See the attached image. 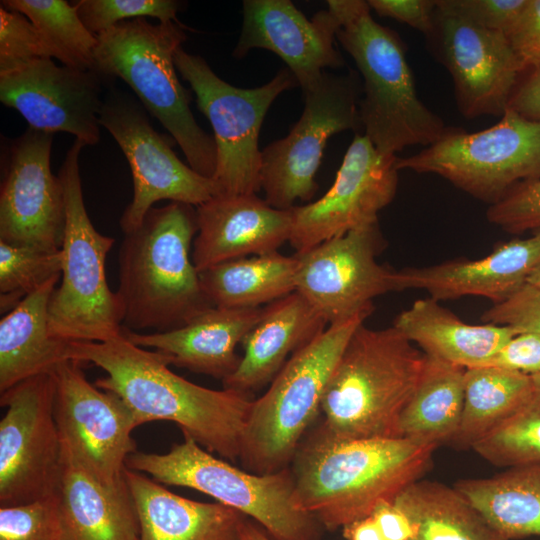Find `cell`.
Instances as JSON below:
<instances>
[{"mask_svg":"<svg viewBox=\"0 0 540 540\" xmlns=\"http://www.w3.org/2000/svg\"><path fill=\"white\" fill-rule=\"evenodd\" d=\"M40 58H52L34 24L22 13L0 4V73Z\"/></svg>","mask_w":540,"mask_h":540,"instance_id":"obj_40","label":"cell"},{"mask_svg":"<svg viewBox=\"0 0 540 540\" xmlns=\"http://www.w3.org/2000/svg\"><path fill=\"white\" fill-rule=\"evenodd\" d=\"M197 231L193 206L171 202L152 207L139 226L124 233L116 291L123 329L170 331L213 306L190 257Z\"/></svg>","mask_w":540,"mask_h":540,"instance_id":"obj_3","label":"cell"},{"mask_svg":"<svg viewBox=\"0 0 540 540\" xmlns=\"http://www.w3.org/2000/svg\"><path fill=\"white\" fill-rule=\"evenodd\" d=\"M346 540H383L381 532L371 515L356 520L342 528Z\"/></svg>","mask_w":540,"mask_h":540,"instance_id":"obj_49","label":"cell"},{"mask_svg":"<svg viewBox=\"0 0 540 540\" xmlns=\"http://www.w3.org/2000/svg\"><path fill=\"white\" fill-rule=\"evenodd\" d=\"M433 452L401 437L338 439L319 424L289 466L296 500L323 528L335 531L422 479Z\"/></svg>","mask_w":540,"mask_h":540,"instance_id":"obj_2","label":"cell"},{"mask_svg":"<svg viewBox=\"0 0 540 540\" xmlns=\"http://www.w3.org/2000/svg\"><path fill=\"white\" fill-rule=\"evenodd\" d=\"M53 372L1 393L0 507L55 494L62 466V441L54 416Z\"/></svg>","mask_w":540,"mask_h":540,"instance_id":"obj_13","label":"cell"},{"mask_svg":"<svg viewBox=\"0 0 540 540\" xmlns=\"http://www.w3.org/2000/svg\"><path fill=\"white\" fill-rule=\"evenodd\" d=\"M511 95L508 107L520 115L540 120V65L527 69Z\"/></svg>","mask_w":540,"mask_h":540,"instance_id":"obj_47","label":"cell"},{"mask_svg":"<svg viewBox=\"0 0 540 540\" xmlns=\"http://www.w3.org/2000/svg\"><path fill=\"white\" fill-rule=\"evenodd\" d=\"M486 217L490 223L513 234L540 230V180L516 185L488 207Z\"/></svg>","mask_w":540,"mask_h":540,"instance_id":"obj_41","label":"cell"},{"mask_svg":"<svg viewBox=\"0 0 540 540\" xmlns=\"http://www.w3.org/2000/svg\"><path fill=\"white\" fill-rule=\"evenodd\" d=\"M371 313L329 324L288 359L261 397L253 399L241 442L243 469L263 475L290 466L321 413L326 386L347 342Z\"/></svg>","mask_w":540,"mask_h":540,"instance_id":"obj_7","label":"cell"},{"mask_svg":"<svg viewBox=\"0 0 540 540\" xmlns=\"http://www.w3.org/2000/svg\"><path fill=\"white\" fill-rule=\"evenodd\" d=\"M397 168L438 175L490 206L516 185L540 180V120L508 107L484 130L447 127L433 144L398 157Z\"/></svg>","mask_w":540,"mask_h":540,"instance_id":"obj_10","label":"cell"},{"mask_svg":"<svg viewBox=\"0 0 540 540\" xmlns=\"http://www.w3.org/2000/svg\"><path fill=\"white\" fill-rule=\"evenodd\" d=\"M174 63L214 131L217 165L212 180L217 195L256 194L261 189L260 129L273 101L298 86L294 75L284 68L268 83L244 89L221 79L205 59L183 47L175 52Z\"/></svg>","mask_w":540,"mask_h":540,"instance_id":"obj_11","label":"cell"},{"mask_svg":"<svg viewBox=\"0 0 540 540\" xmlns=\"http://www.w3.org/2000/svg\"><path fill=\"white\" fill-rule=\"evenodd\" d=\"M485 323L508 326L519 333L540 335V290L528 283L501 303L494 304L481 316Z\"/></svg>","mask_w":540,"mask_h":540,"instance_id":"obj_42","label":"cell"},{"mask_svg":"<svg viewBox=\"0 0 540 540\" xmlns=\"http://www.w3.org/2000/svg\"><path fill=\"white\" fill-rule=\"evenodd\" d=\"M76 140L67 151L58 177L62 182L66 225L61 246L60 286L49 304L51 334L67 342H105L123 333V311L107 283L106 258L114 239L92 224L83 198Z\"/></svg>","mask_w":540,"mask_h":540,"instance_id":"obj_9","label":"cell"},{"mask_svg":"<svg viewBox=\"0 0 540 540\" xmlns=\"http://www.w3.org/2000/svg\"><path fill=\"white\" fill-rule=\"evenodd\" d=\"M383 540H411L413 527L407 516L392 500H380L372 510Z\"/></svg>","mask_w":540,"mask_h":540,"instance_id":"obj_48","label":"cell"},{"mask_svg":"<svg viewBox=\"0 0 540 540\" xmlns=\"http://www.w3.org/2000/svg\"><path fill=\"white\" fill-rule=\"evenodd\" d=\"M396 155L379 152L355 134L329 190L315 202L294 206L290 244L296 253L356 228L378 222L397 192Z\"/></svg>","mask_w":540,"mask_h":540,"instance_id":"obj_18","label":"cell"},{"mask_svg":"<svg viewBox=\"0 0 540 540\" xmlns=\"http://www.w3.org/2000/svg\"><path fill=\"white\" fill-rule=\"evenodd\" d=\"M81 362L66 360L53 371L54 416L62 444L75 460L107 485L124 479L127 458L136 452L137 427L126 404L90 383Z\"/></svg>","mask_w":540,"mask_h":540,"instance_id":"obj_16","label":"cell"},{"mask_svg":"<svg viewBox=\"0 0 540 540\" xmlns=\"http://www.w3.org/2000/svg\"><path fill=\"white\" fill-rule=\"evenodd\" d=\"M393 503L407 516L411 540H508L455 488L420 479Z\"/></svg>","mask_w":540,"mask_h":540,"instance_id":"obj_32","label":"cell"},{"mask_svg":"<svg viewBox=\"0 0 540 540\" xmlns=\"http://www.w3.org/2000/svg\"><path fill=\"white\" fill-rule=\"evenodd\" d=\"M472 449L497 467L540 463V390Z\"/></svg>","mask_w":540,"mask_h":540,"instance_id":"obj_36","label":"cell"},{"mask_svg":"<svg viewBox=\"0 0 540 540\" xmlns=\"http://www.w3.org/2000/svg\"><path fill=\"white\" fill-rule=\"evenodd\" d=\"M526 283L540 290V259L529 273Z\"/></svg>","mask_w":540,"mask_h":540,"instance_id":"obj_51","label":"cell"},{"mask_svg":"<svg viewBox=\"0 0 540 540\" xmlns=\"http://www.w3.org/2000/svg\"><path fill=\"white\" fill-rule=\"evenodd\" d=\"M338 20L337 41L363 79L359 115L364 135L385 155L427 147L446 131L443 119L418 97L399 35L376 22L364 0H329Z\"/></svg>","mask_w":540,"mask_h":540,"instance_id":"obj_4","label":"cell"},{"mask_svg":"<svg viewBox=\"0 0 540 540\" xmlns=\"http://www.w3.org/2000/svg\"><path fill=\"white\" fill-rule=\"evenodd\" d=\"M67 359L104 370L95 385L117 395L137 427L170 421L207 451L239 459L252 395L192 383L171 371L163 354L135 345L124 332L105 342H69Z\"/></svg>","mask_w":540,"mask_h":540,"instance_id":"obj_1","label":"cell"},{"mask_svg":"<svg viewBox=\"0 0 540 540\" xmlns=\"http://www.w3.org/2000/svg\"><path fill=\"white\" fill-rule=\"evenodd\" d=\"M337 30L338 20L329 8L308 19L289 0H245L242 30L233 56L242 58L254 48L269 50L286 63L305 91L326 68L344 66L335 46Z\"/></svg>","mask_w":540,"mask_h":540,"instance_id":"obj_21","label":"cell"},{"mask_svg":"<svg viewBox=\"0 0 540 540\" xmlns=\"http://www.w3.org/2000/svg\"><path fill=\"white\" fill-rule=\"evenodd\" d=\"M298 260L278 251L216 264L199 272L213 306L254 308L296 291Z\"/></svg>","mask_w":540,"mask_h":540,"instance_id":"obj_33","label":"cell"},{"mask_svg":"<svg viewBox=\"0 0 540 540\" xmlns=\"http://www.w3.org/2000/svg\"><path fill=\"white\" fill-rule=\"evenodd\" d=\"M61 275L25 297L0 321V393L34 376L50 373L67 359L69 342L49 328V304Z\"/></svg>","mask_w":540,"mask_h":540,"instance_id":"obj_29","label":"cell"},{"mask_svg":"<svg viewBox=\"0 0 540 540\" xmlns=\"http://www.w3.org/2000/svg\"><path fill=\"white\" fill-rule=\"evenodd\" d=\"M483 366H493L528 375L540 374V335L530 332L515 335Z\"/></svg>","mask_w":540,"mask_h":540,"instance_id":"obj_44","label":"cell"},{"mask_svg":"<svg viewBox=\"0 0 540 540\" xmlns=\"http://www.w3.org/2000/svg\"><path fill=\"white\" fill-rule=\"evenodd\" d=\"M61 250L0 241V309L8 313L25 297L56 275H61Z\"/></svg>","mask_w":540,"mask_h":540,"instance_id":"obj_37","label":"cell"},{"mask_svg":"<svg viewBox=\"0 0 540 540\" xmlns=\"http://www.w3.org/2000/svg\"><path fill=\"white\" fill-rule=\"evenodd\" d=\"M77 12L95 36L116 24L135 18L153 17L159 23L177 22L181 2L175 0H79Z\"/></svg>","mask_w":540,"mask_h":540,"instance_id":"obj_38","label":"cell"},{"mask_svg":"<svg viewBox=\"0 0 540 540\" xmlns=\"http://www.w3.org/2000/svg\"><path fill=\"white\" fill-rule=\"evenodd\" d=\"M454 487L508 540L540 536V463L462 479Z\"/></svg>","mask_w":540,"mask_h":540,"instance_id":"obj_31","label":"cell"},{"mask_svg":"<svg viewBox=\"0 0 540 540\" xmlns=\"http://www.w3.org/2000/svg\"><path fill=\"white\" fill-rule=\"evenodd\" d=\"M524 69L540 65V0H529L506 34Z\"/></svg>","mask_w":540,"mask_h":540,"instance_id":"obj_45","label":"cell"},{"mask_svg":"<svg viewBox=\"0 0 540 540\" xmlns=\"http://www.w3.org/2000/svg\"><path fill=\"white\" fill-rule=\"evenodd\" d=\"M382 246L377 222L295 253L296 291L327 324L373 312L374 298L395 291L396 270L376 259Z\"/></svg>","mask_w":540,"mask_h":540,"instance_id":"obj_17","label":"cell"},{"mask_svg":"<svg viewBox=\"0 0 540 540\" xmlns=\"http://www.w3.org/2000/svg\"><path fill=\"white\" fill-rule=\"evenodd\" d=\"M107 83L95 70L58 66L53 58H40L0 73V101L18 111L29 128L69 133L85 146L96 145Z\"/></svg>","mask_w":540,"mask_h":540,"instance_id":"obj_20","label":"cell"},{"mask_svg":"<svg viewBox=\"0 0 540 540\" xmlns=\"http://www.w3.org/2000/svg\"><path fill=\"white\" fill-rule=\"evenodd\" d=\"M327 322L297 291L263 307L242 341L243 356L223 388L250 394L271 383L288 359L327 327Z\"/></svg>","mask_w":540,"mask_h":540,"instance_id":"obj_26","label":"cell"},{"mask_svg":"<svg viewBox=\"0 0 540 540\" xmlns=\"http://www.w3.org/2000/svg\"><path fill=\"white\" fill-rule=\"evenodd\" d=\"M539 259L540 230H537L528 238L499 244L480 259L396 270L395 291L423 289L437 301L479 296L497 304L526 283Z\"/></svg>","mask_w":540,"mask_h":540,"instance_id":"obj_23","label":"cell"},{"mask_svg":"<svg viewBox=\"0 0 540 540\" xmlns=\"http://www.w3.org/2000/svg\"><path fill=\"white\" fill-rule=\"evenodd\" d=\"M37 28L51 57L63 66L94 70L97 37L82 22L74 4L65 0H2Z\"/></svg>","mask_w":540,"mask_h":540,"instance_id":"obj_35","label":"cell"},{"mask_svg":"<svg viewBox=\"0 0 540 540\" xmlns=\"http://www.w3.org/2000/svg\"><path fill=\"white\" fill-rule=\"evenodd\" d=\"M99 123L119 145L133 178V198L120 218L123 233L139 226L160 200L197 207L217 195L213 180L177 157L170 139L153 128L146 109L130 93L109 90L104 96Z\"/></svg>","mask_w":540,"mask_h":540,"instance_id":"obj_14","label":"cell"},{"mask_svg":"<svg viewBox=\"0 0 540 540\" xmlns=\"http://www.w3.org/2000/svg\"><path fill=\"white\" fill-rule=\"evenodd\" d=\"M534 387L540 390V374L531 375Z\"/></svg>","mask_w":540,"mask_h":540,"instance_id":"obj_52","label":"cell"},{"mask_svg":"<svg viewBox=\"0 0 540 540\" xmlns=\"http://www.w3.org/2000/svg\"><path fill=\"white\" fill-rule=\"evenodd\" d=\"M360 80L350 70L324 72L303 91L305 106L289 134L266 146L261 153L260 188L266 202L291 209L297 200L309 201L318 190L315 174L329 138L361 126Z\"/></svg>","mask_w":540,"mask_h":540,"instance_id":"obj_12","label":"cell"},{"mask_svg":"<svg viewBox=\"0 0 540 540\" xmlns=\"http://www.w3.org/2000/svg\"><path fill=\"white\" fill-rule=\"evenodd\" d=\"M371 10L379 16L405 23L425 37L434 24L436 0H368Z\"/></svg>","mask_w":540,"mask_h":540,"instance_id":"obj_46","label":"cell"},{"mask_svg":"<svg viewBox=\"0 0 540 540\" xmlns=\"http://www.w3.org/2000/svg\"><path fill=\"white\" fill-rule=\"evenodd\" d=\"M0 540H61L55 496L0 507Z\"/></svg>","mask_w":540,"mask_h":540,"instance_id":"obj_39","label":"cell"},{"mask_svg":"<svg viewBox=\"0 0 540 540\" xmlns=\"http://www.w3.org/2000/svg\"><path fill=\"white\" fill-rule=\"evenodd\" d=\"M535 390L531 375L493 366L465 369L459 430L451 442L471 448L509 418Z\"/></svg>","mask_w":540,"mask_h":540,"instance_id":"obj_34","label":"cell"},{"mask_svg":"<svg viewBox=\"0 0 540 540\" xmlns=\"http://www.w3.org/2000/svg\"><path fill=\"white\" fill-rule=\"evenodd\" d=\"M62 448L54 494L61 540H139V518L125 477L116 485L104 484Z\"/></svg>","mask_w":540,"mask_h":540,"instance_id":"obj_25","label":"cell"},{"mask_svg":"<svg viewBox=\"0 0 540 540\" xmlns=\"http://www.w3.org/2000/svg\"><path fill=\"white\" fill-rule=\"evenodd\" d=\"M465 368L427 356L397 426V437L435 450L453 441L462 416Z\"/></svg>","mask_w":540,"mask_h":540,"instance_id":"obj_30","label":"cell"},{"mask_svg":"<svg viewBox=\"0 0 540 540\" xmlns=\"http://www.w3.org/2000/svg\"><path fill=\"white\" fill-rule=\"evenodd\" d=\"M425 360L394 326L375 330L360 325L326 386L320 426L343 440L397 437L400 415Z\"/></svg>","mask_w":540,"mask_h":540,"instance_id":"obj_5","label":"cell"},{"mask_svg":"<svg viewBox=\"0 0 540 540\" xmlns=\"http://www.w3.org/2000/svg\"><path fill=\"white\" fill-rule=\"evenodd\" d=\"M425 38L451 76L461 115L502 116L525 71L506 34L474 23L450 0H436L433 28Z\"/></svg>","mask_w":540,"mask_h":540,"instance_id":"obj_15","label":"cell"},{"mask_svg":"<svg viewBox=\"0 0 540 540\" xmlns=\"http://www.w3.org/2000/svg\"><path fill=\"white\" fill-rule=\"evenodd\" d=\"M240 540H274L267 532L252 523L246 517L244 518L240 528Z\"/></svg>","mask_w":540,"mask_h":540,"instance_id":"obj_50","label":"cell"},{"mask_svg":"<svg viewBox=\"0 0 540 540\" xmlns=\"http://www.w3.org/2000/svg\"><path fill=\"white\" fill-rule=\"evenodd\" d=\"M126 467L163 485L209 495L254 519L274 540H319L321 536L323 527L296 500L290 467L255 474L215 457L189 436L163 454L136 451L127 458Z\"/></svg>","mask_w":540,"mask_h":540,"instance_id":"obj_8","label":"cell"},{"mask_svg":"<svg viewBox=\"0 0 540 540\" xmlns=\"http://www.w3.org/2000/svg\"><path fill=\"white\" fill-rule=\"evenodd\" d=\"M529 0H450L451 4L474 23L507 34Z\"/></svg>","mask_w":540,"mask_h":540,"instance_id":"obj_43","label":"cell"},{"mask_svg":"<svg viewBox=\"0 0 540 540\" xmlns=\"http://www.w3.org/2000/svg\"><path fill=\"white\" fill-rule=\"evenodd\" d=\"M52 144L53 134L29 127L12 141L0 189V241L60 251L66 205L50 168Z\"/></svg>","mask_w":540,"mask_h":540,"instance_id":"obj_19","label":"cell"},{"mask_svg":"<svg viewBox=\"0 0 540 540\" xmlns=\"http://www.w3.org/2000/svg\"><path fill=\"white\" fill-rule=\"evenodd\" d=\"M192 260L202 272L216 264L276 252L290 240L293 211L256 194L217 195L196 207Z\"/></svg>","mask_w":540,"mask_h":540,"instance_id":"obj_22","label":"cell"},{"mask_svg":"<svg viewBox=\"0 0 540 540\" xmlns=\"http://www.w3.org/2000/svg\"><path fill=\"white\" fill-rule=\"evenodd\" d=\"M124 477L139 518V540H240L242 513L184 498L127 467Z\"/></svg>","mask_w":540,"mask_h":540,"instance_id":"obj_27","label":"cell"},{"mask_svg":"<svg viewBox=\"0 0 540 540\" xmlns=\"http://www.w3.org/2000/svg\"><path fill=\"white\" fill-rule=\"evenodd\" d=\"M181 23L152 24L146 18L122 21L97 35L94 70L119 78L180 146L188 165L212 179L217 165L214 137L196 122L191 94L181 84L174 55L187 36Z\"/></svg>","mask_w":540,"mask_h":540,"instance_id":"obj_6","label":"cell"},{"mask_svg":"<svg viewBox=\"0 0 540 540\" xmlns=\"http://www.w3.org/2000/svg\"><path fill=\"white\" fill-rule=\"evenodd\" d=\"M263 307L212 306L188 323L166 332L138 333L123 329L135 345L163 354L170 365L221 381L239 366L236 347L258 323Z\"/></svg>","mask_w":540,"mask_h":540,"instance_id":"obj_24","label":"cell"},{"mask_svg":"<svg viewBox=\"0 0 540 540\" xmlns=\"http://www.w3.org/2000/svg\"><path fill=\"white\" fill-rule=\"evenodd\" d=\"M393 326L425 355L465 369L483 366L517 335L508 326L465 323L431 297L414 301Z\"/></svg>","mask_w":540,"mask_h":540,"instance_id":"obj_28","label":"cell"}]
</instances>
